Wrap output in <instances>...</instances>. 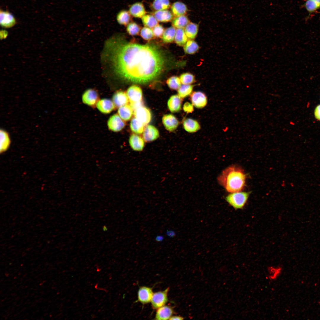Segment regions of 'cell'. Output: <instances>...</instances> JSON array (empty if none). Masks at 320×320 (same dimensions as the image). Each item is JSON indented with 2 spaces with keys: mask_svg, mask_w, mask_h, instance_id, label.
Returning a JSON list of instances; mask_svg holds the SVG:
<instances>
[{
  "mask_svg": "<svg viewBox=\"0 0 320 320\" xmlns=\"http://www.w3.org/2000/svg\"><path fill=\"white\" fill-rule=\"evenodd\" d=\"M127 94L130 104L140 102L142 99V92L141 89L136 85L130 87L127 89Z\"/></svg>",
  "mask_w": 320,
  "mask_h": 320,
  "instance_id": "9",
  "label": "cell"
},
{
  "mask_svg": "<svg viewBox=\"0 0 320 320\" xmlns=\"http://www.w3.org/2000/svg\"><path fill=\"white\" fill-rule=\"evenodd\" d=\"M176 44L179 46H183L188 40L183 28H177L175 38Z\"/></svg>",
  "mask_w": 320,
  "mask_h": 320,
  "instance_id": "29",
  "label": "cell"
},
{
  "mask_svg": "<svg viewBox=\"0 0 320 320\" xmlns=\"http://www.w3.org/2000/svg\"><path fill=\"white\" fill-rule=\"evenodd\" d=\"M143 124L136 118H133L131 121L130 127L132 131L137 134H141L144 130Z\"/></svg>",
  "mask_w": 320,
  "mask_h": 320,
  "instance_id": "35",
  "label": "cell"
},
{
  "mask_svg": "<svg viewBox=\"0 0 320 320\" xmlns=\"http://www.w3.org/2000/svg\"><path fill=\"white\" fill-rule=\"evenodd\" d=\"M129 100L127 94L121 91L116 92L112 97V101L117 107L119 108L127 104L128 103Z\"/></svg>",
  "mask_w": 320,
  "mask_h": 320,
  "instance_id": "21",
  "label": "cell"
},
{
  "mask_svg": "<svg viewBox=\"0 0 320 320\" xmlns=\"http://www.w3.org/2000/svg\"><path fill=\"white\" fill-rule=\"evenodd\" d=\"M184 319L183 317L180 316H172L169 320H181Z\"/></svg>",
  "mask_w": 320,
  "mask_h": 320,
  "instance_id": "44",
  "label": "cell"
},
{
  "mask_svg": "<svg viewBox=\"0 0 320 320\" xmlns=\"http://www.w3.org/2000/svg\"><path fill=\"white\" fill-rule=\"evenodd\" d=\"M183 110L187 113H192L193 111V105L188 102L185 103L183 106Z\"/></svg>",
  "mask_w": 320,
  "mask_h": 320,
  "instance_id": "42",
  "label": "cell"
},
{
  "mask_svg": "<svg viewBox=\"0 0 320 320\" xmlns=\"http://www.w3.org/2000/svg\"><path fill=\"white\" fill-rule=\"evenodd\" d=\"M118 113L122 120L125 121H128L132 116V108L130 105L127 104L119 107Z\"/></svg>",
  "mask_w": 320,
  "mask_h": 320,
  "instance_id": "24",
  "label": "cell"
},
{
  "mask_svg": "<svg viewBox=\"0 0 320 320\" xmlns=\"http://www.w3.org/2000/svg\"><path fill=\"white\" fill-rule=\"evenodd\" d=\"M141 18L144 25L150 28H153L158 24V21L153 15L146 14Z\"/></svg>",
  "mask_w": 320,
  "mask_h": 320,
  "instance_id": "32",
  "label": "cell"
},
{
  "mask_svg": "<svg viewBox=\"0 0 320 320\" xmlns=\"http://www.w3.org/2000/svg\"><path fill=\"white\" fill-rule=\"evenodd\" d=\"M190 22L188 17L183 15L175 17L172 20V24L176 28L183 29Z\"/></svg>",
  "mask_w": 320,
  "mask_h": 320,
  "instance_id": "26",
  "label": "cell"
},
{
  "mask_svg": "<svg viewBox=\"0 0 320 320\" xmlns=\"http://www.w3.org/2000/svg\"><path fill=\"white\" fill-rule=\"evenodd\" d=\"M314 114L316 118L320 121V105H318L315 108Z\"/></svg>",
  "mask_w": 320,
  "mask_h": 320,
  "instance_id": "43",
  "label": "cell"
},
{
  "mask_svg": "<svg viewBox=\"0 0 320 320\" xmlns=\"http://www.w3.org/2000/svg\"><path fill=\"white\" fill-rule=\"evenodd\" d=\"M282 271V267L280 266H268L267 268L268 279L271 281L275 280L281 275Z\"/></svg>",
  "mask_w": 320,
  "mask_h": 320,
  "instance_id": "28",
  "label": "cell"
},
{
  "mask_svg": "<svg viewBox=\"0 0 320 320\" xmlns=\"http://www.w3.org/2000/svg\"><path fill=\"white\" fill-rule=\"evenodd\" d=\"M106 45L114 72L127 82L149 83L161 76L169 62L165 53L153 44L130 43L118 37L109 40Z\"/></svg>",
  "mask_w": 320,
  "mask_h": 320,
  "instance_id": "1",
  "label": "cell"
},
{
  "mask_svg": "<svg viewBox=\"0 0 320 320\" xmlns=\"http://www.w3.org/2000/svg\"><path fill=\"white\" fill-rule=\"evenodd\" d=\"M98 98L97 92L93 89H89L83 94L82 99L84 103L89 106H92L97 102Z\"/></svg>",
  "mask_w": 320,
  "mask_h": 320,
  "instance_id": "16",
  "label": "cell"
},
{
  "mask_svg": "<svg viewBox=\"0 0 320 320\" xmlns=\"http://www.w3.org/2000/svg\"><path fill=\"white\" fill-rule=\"evenodd\" d=\"M159 136L158 130L152 125H148L146 126L143 132V138L146 142L153 141L157 139Z\"/></svg>",
  "mask_w": 320,
  "mask_h": 320,
  "instance_id": "15",
  "label": "cell"
},
{
  "mask_svg": "<svg viewBox=\"0 0 320 320\" xmlns=\"http://www.w3.org/2000/svg\"><path fill=\"white\" fill-rule=\"evenodd\" d=\"M166 234L168 236L170 237L173 236H174V233L171 230L167 231Z\"/></svg>",
  "mask_w": 320,
  "mask_h": 320,
  "instance_id": "46",
  "label": "cell"
},
{
  "mask_svg": "<svg viewBox=\"0 0 320 320\" xmlns=\"http://www.w3.org/2000/svg\"><path fill=\"white\" fill-rule=\"evenodd\" d=\"M184 30L188 40H193L197 35L199 25L196 23L190 22L184 28Z\"/></svg>",
  "mask_w": 320,
  "mask_h": 320,
  "instance_id": "23",
  "label": "cell"
},
{
  "mask_svg": "<svg viewBox=\"0 0 320 320\" xmlns=\"http://www.w3.org/2000/svg\"><path fill=\"white\" fill-rule=\"evenodd\" d=\"M140 30V27L135 22H130L127 25V31L131 35H137L139 33Z\"/></svg>",
  "mask_w": 320,
  "mask_h": 320,
  "instance_id": "39",
  "label": "cell"
},
{
  "mask_svg": "<svg viewBox=\"0 0 320 320\" xmlns=\"http://www.w3.org/2000/svg\"><path fill=\"white\" fill-rule=\"evenodd\" d=\"M152 31L153 35L159 37L163 35L165 30L162 25L158 24L153 28Z\"/></svg>",
  "mask_w": 320,
  "mask_h": 320,
  "instance_id": "41",
  "label": "cell"
},
{
  "mask_svg": "<svg viewBox=\"0 0 320 320\" xmlns=\"http://www.w3.org/2000/svg\"><path fill=\"white\" fill-rule=\"evenodd\" d=\"M190 98L192 105L198 108H204L207 103V96L204 93L201 91L193 92L191 95Z\"/></svg>",
  "mask_w": 320,
  "mask_h": 320,
  "instance_id": "5",
  "label": "cell"
},
{
  "mask_svg": "<svg viewBox=\"0 0 320 320\" xmlns=\"http://www.w3.org/2000/svg\"><path fill=\"white\" fill-rule=\"evenodd\" d=\"M309 16L320 8V6L314 0H306L304 4Z\"/></svg>",
  "mask_w": 320,
  "mask_h": 320,
  "instance_id": "36",
  "label": "cell"
},
{
  "mask_svg": "<svg viewBox=\"0 0 320 320\" xmlns=\"http://www.w3.org/2000/svg\"><path fill=\"white\" fill-rule=\"evenodd\" d=\"M181 98L177 95L171 96L169 99L167 105L169 109L172 113L178 112L181 109Z\"/></svg>",
  "mask_w": 320,
  "mask_h": 320,
  "instance_id": "20",
  "label": "cell"
},
{
  "mask_svg": "<svg viewBox=\"0 0 320 320\" xmlns=\"http://www.w3.org/2000/svg\"><path fill=\"white\" fill-rule=\"evenodd\" d=\"M171 7L169 0H154L152 8L155 11L167 10Z\"/></svg>",
  "mask_w": 320,
  "mask_h": 320,
  "instance_id": "31",
  "label": "cell"
},
{
  "mask_svg": "<svg viewBox=\"0 0 320 320\" xmlns=\"http://www.w3.org/2000/svg\"><path fill=\"white\" fill-rule=\"evenodd\" d=\"M97 109L104 114L110 113L115 108V106L112 101L108 99H103L98 101L96 103Z\"/></svg>",
  "mask_w": 320,
  "mask_h": 320,
  "instance_id": "11",
  "label": "cell"
},
{
  "mask_svg": "<svg viewBox=\"0 0 320 320\" xmlns=\"http://www.w3.org/2000/svg\"><path fill=\"white\" fill-rule=\"evenodd\" d=\"M10 140L8 134L5 131L0 130V152L6 151L9 148Z\"/></svg>",
  "mask_w": 320,
  "mask_h": 320,
  "instance_id": "30",
  "label": "cell"
},
{
  "mask_svg": "<svg viewBox=\"0 0 320 320\" xmlns=\"http://www.w3.org/2000/svg\"><path fill=\"white\" fill-rule=\"evenodd\" d=\"M169 289V288L167 287L164 290L153 293L151 302L153 309L157 310L165 305L168 301V294Z\"/></svg>",
  "mask_w": 320,
  "mask_h": 320,
  "instance_id": "4",
  "label": "cell"
},
{
  "mask_svg": "<svg viewBox=\"0 0 320 320\" xmlns=\"http://www.w3.org/2000/svg\"><path fill=\"white\" fill-rule=\"evenodd\" d=\"M199 46L193 40H188L183 46L185 53L187 54L193 55L199 50Z\"/></svg>",
  "mask_w": 320,
  "mask_h": 320,
  "instance_id": "27",
  "label": "cell"
},
{
  "mask_svg": "<svg viewBox=\"0 0 320 320\" xmlns=\"http://www.w3.org/2000/svg\"><path fill=\"white\" fill-rule=\"evenodd\" d=\"M246 175L243 170L235 166L223 171L218 178L219 183L230 193L241 191L245 185Z\"/></svg>",
  "mask_w": 320,
  "mask_h": 320,
  "instance_id": "2",
  "label": "cell"
},
{
  "mask_svg": "<svg viewBox=\"0 0 320 320\" xmlns=\"http://www.w3.org/2000/svg\"><path fill=\"white\" fill-rule=\"evenodd\" d=\"M130 145L133 150L137 151H143L145 143L143 139L140 136L132 134L129 139Z\"/></svg>",
  "mask_w": 320,
  "mask_h": 320,
  "instance_id": "17",
  "label": "cell"
},
{
  "mask_svg": "<svg viewBox=\"0 0 320 320\" xmlns=\"http://www.w3.org/2000/svg\"><path fill=\"white\" fill-rule=\"evenodd\" d=\"M134 115L136 118L144 125L149 123L151 115L150 110L147 108L140 106L135 110Z\"/></svg>",
  "mask_w": 320,
  "mask_h": 320,
  "instance_id": "7",
  "label": "cell"
},
{
  "mask_svg": "<svg viewBox=\"0 0 320 320\" xmlns=\"http://www.w3.org/2000/svg\"><path fill=\"white\" fill-rule=\"evenodd\" d=\"M131 16L129 11L122 10L117 14L116 20L118 23L121 25H127L131 20Z\"/></svg>",
  "mask_w": 320,
  "mask_h": 320,
  "instance_id": "25",
  "label": "cell"
},
{
  "mask_svg": "<svg viewBox=\"0 0 320 320\" xmlns=\"http://www.w3.org/2000/svg\"><path fill=\"white\" fill-rule=\"evenodd\" d=\"M176 28L174 26L170 27L166 29L162 35V40L165 42L170 43L175 39Z\"/></svg>",
  "mask_w": 320,
  "mask_h": 320,
  "instance_id": "33",
  "label": "cell"
},
{
  "mask_svg": "<svg viewBox=\"0 0 320 320\" xmlns=\"http://www.w3.org/2000/svg\"><path fill=\"white\" fill-rule=\"evenodd\" d=\"M174 313L173 308L170 306L164 305L157 309L155 319L169 320Z\"/></svg>",
  "mask_w": 320,
  "mask_h": 320,
  "instance_id": "12",
  "label": "cell"
},
{
  "mask_svg": "<svg viewBox=\"0 0 320 320\" xmlns=\"http://www.w3.org/2000/svg\"><path fill=\"white\" fill-rule=\"evenodd\" d=\"M163 124L168 131L172 132L175 130L179 125V121L176 117L171 114L164 115L162 118Z\"/></svg>",
  "mask_w": 320,
  "mask_h": 320,
  "instance_id": "13",
  "label": "cell"
},
{
  "mask_svg": "<svg viewBox=\"0 0 320 320\" xmlns=\"http://www.w3.org/2000/svg\"><path fill=\"white\" fill-rule=\"evenodd\" d=\"M153 293L152 288L145 286L140 287L137 292L138 301L143 305L151 302Z\"/></svg>",
  "mask_w": 320,
  "mask_h": 320,
  "instance_id": "6",
  "label": "cell"
},
{
  "mask_svg": "<svg viewBox=\"0 0 320 320\" xmlns=\"http://www.w3.org/2000/svg\"><path fill=\"white\" fill-rule=\"evenodd\" d=\"M171 12L175 17L185 15L188 9L186 5L179 1H176L171 6Z\"/></svg>",
  "mask_w": 320,
  "mask_h": 320,
  "instance_id": "18",
  "label": "cell"
},
{
  "mask_svg": "<svg viewBox=\"0 0 320 320\" xmlns=\"http://www.w3.org/2000/svg\"><path fill=\"white\" fill-rule=\"evenodd\" d=\"M109 129L114 132H117L121 130L124 127L125 124L119 115L114 114L109 119L107 122Z\"/></svg>",
  "mask_w": 320,
  "mask_h": 320,
  "instance_id": "8",
  "label": "cell"
},
{
  "mask_svg": "<svg viewBox=\"0 0 320 320\" xmlns=\"http://www.w3.org/2000/svg\"><path fill=\"white\" fill-rule=\"evenodd\" d=\"M183 84H191L195 82L194 76L192 73L186 72L181 74L180 77Z\"/></svg>",
  "mask_w": 320,
  "mask_h": 320,
  "instance_id": "37",
  "label": "cell"
},
{
  "mask_svg": "<svg viewBox=\"0 0 320 320\" xmlns=\"http://www.w3.org/2000/svg\"><path fill=\"white\" fill-rule=\"evenodd\" d=\"M164 239V237L163 236L161 235H159L156 237L155 240L157 241L160 242L162 241Z\"/></svg>",
  "mask_w": 320,
  "mask_h": 320,
  "instance_id": "45",
  "label": "cell"
},
{
  "mask_svg": "<svg viewBox=\"0 0 320 320\" xmlns=\"http://www.w3.org/2000/svg\"><path fill=\"white\" fill-rule=\"evenodd\" d=\"M129 12L132 16L137 18H141L146 14L144 6L141 2H137L132 5Z\"/></svg>",
  "mask_w": 320,
  "mask_h": 320,
  "instance_id": "14",
  "label": "cell"
},
{
  "mask_svg": "<svg viewBox=\"0 0 320 320\" xmlns=\"http://www.w3.org/2000/svg\"><path fill=\"white\" fill-rule=\"evenodd\" d=\"M314 0L318 4V5L320 6V0Z\"/></svg>",
  "mask_w": 320,
  "mask_h": 320,
  "instance_id": "47",
  "label": "cell"
},
{
  "mask_svg": "<svg viewBox=\"0 0 320 320\" xmlns=\"http://www.w3.org/2000/svg\"><path fill=\"white\" fill-rule=\"evenodd\" d=\"M0 23L2 27L9 28L14 26L16 23V21L14 16L10 12L1 9Z\"/></svg>",
  "mask_w": 320,
  "mask_h": 320,
  "instance_id": "10",
  "label": "cell"
},
{
  "mask_svg": "<svg viewBox=\"0 0 320 320\" xmlns=\"http://www.w3.org/2000/svg\"><path fill=\"white\" fill-rule=\"evenodd\" d=\"M141 37L145 40H150L153 37V34L152 30L150 28L145 27H143L140 31Z\"/></svg>",
  "mask_w": 320,
  "mask_h": 320,
  "instance_id": "40",
  "label": "cell"
},
{
  "mask_svg": "<svg viewBox=\"0 0 320 320\" xmlns=\"http://www.w3.org/2000/svg\"><path fill=\"white\" fill-rule=\"evenodd\" d=\"M250 193L239 191L231 193L225 198L226 201L236 209L242 208L246 204Z\"/></svg>",
  "mask_w": 320,
  "mask_h": 320,
  "instance_id": "3",
  "label": "cell"
},
{
  "mask_svg": "<svg viewBox=\"0 0 320 320\" xmlns=\"http://www.w3.org/2000/svg\"><path fill=\"white\" fill-rule=\"evenodd\" d=\"M167 83L168 87L173 90L178 89L181 85L180 78L177 76H173L169 78Z\"/></svg>",
  "mask_w": 320,
  "mask_h": 320,
  "instance_id": "38",
  "label": "cell"
},
{
  "mask_svg": "<svg viewBox=\"0 0 320 320\" xmlns=\"http://www.w3.org/2000/svg\"><path fill=\"white\" fill-rule=\"evenodd\" d=\"M153 15L158 22L163 23L172 21L174 16L172 12L168 9L155 11Z\"/></svg>",
  "mask_w": 320,
  "mask_h": 320,
  "instance_id": "19",
  "label": "cell"
},
{
  "mask_svg": "<svg viewBox=\"0 0 320 320\" xmlns=\"http://www.w3.org/2000/svg\"><path fill=\"white\" fill-rule=\"evenodd\" d=\"M183 126L184 129L189 133L195 132L199 130L201 128L199 124L196 120L190 118H187L184 120Z\"/></svg>",
  "mask_w": 320,
  "mask_h": 320,
  "instance_id": "22",
  "label": "cell"
},
{
  "mask_svg": "<svg viewBox=\"0 0 320 320\" xmlns=\"http://www.w3.org/2000/svg\"><path fill=\"white\" fill-rule=\"evenodd\" d=\"M194 86L191 84H183L178 89V95L181 98H185L192 93Z\"/></svg>",
  "mask_w": 320,
  "mask_h": 320,
  "instance_id": "34",
  "label": "cell"
}]
</instances>
